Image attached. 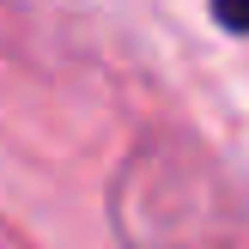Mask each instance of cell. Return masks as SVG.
Returning a JSON list of instances; mask_svg holds the SVG:
<instances>
[{"label": "cell", "instance_id": "1", "mask_svg": "<svg viewBox=\"0 0 249 249\" xmlns=\"http://www.w3.org/2000/svg\"><path fill=\"white\" fill-rule=\"evenodd\" d=\"M122 249H249V182L189 134L128 152L109 195Z\"/></svg>", "mask_w": 249, "mask_h": 249}, {"label": "cell", "instance_id": "2", "mask_svg": "<svg viewBox=\"0 0 249 249\" xmlns=\"http://www.w3.org/2000/svg\"><path fill=\"white\" fill-rule=\"evenodd\" d=\"M207 6H213V18L225 24V31L249 36V0H207Z\"/></svg>", "mask_w": 249, "mask_h": 249}]
</instances>
